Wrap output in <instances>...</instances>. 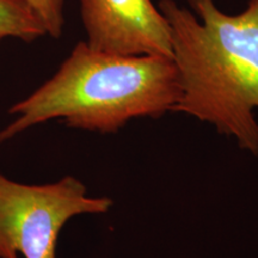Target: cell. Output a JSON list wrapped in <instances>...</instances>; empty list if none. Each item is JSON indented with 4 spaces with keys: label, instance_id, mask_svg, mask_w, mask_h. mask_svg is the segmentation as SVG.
<instances>
[{
    "label": "cell",
    "instance_id": "cell-1",
    "mask_svg": "<svg viewBox=\"0 0 258 258\" xmlns=\"http://www.w3.org/2000/svg\"><path fill=\"white\" fill-rule=\"evenodd\" d=\"M160 0L170 25L180 96L173 112L212 124L258 156V0L238 15L214 0Z\"/></svg>",
    "mask_w": 258,
    "mask_h": 258
},
{
    "label": "cell",
    "instance_id": "cell-3",
    "mask_svg": "<svg viewBox=\"0 0 258 258\" xmlns=\"http://www.w3.org/2000/svg\"><path fill=\"white\" fill-rule=\"evenodd\" d=\"M112 205L106 196H89L72 176L31 185L0 173V258H56L60 232L70 219L105 214Z\"/></svg>",
    "mask_w": 258,
    "mask_h": 258
},
{
    "label": "cell",
    "instance_id": "cell-6",
    "mask_svg": "<svg viewBox=\"0 0 258 258\" xmlns=\"http://www.w3.org/2000/svg\"><path fill=\"white\" fill-rule=\"evenodd\" d=\"M44 25L47 35L60 38L64 25V2L66 0H25Z\"/></svg>",
    "mask_w": 258,
    "mask_h": 258
},
{
    "label": "cell",
    "instance_id": "cell-5",
    "mask_svg": "<svg viewBox=\"0 0 258 258\" xmlns=\"http://www.w3.org/2000/svg\"><path fill=\"white\" fill-rule=\"evenodd\" d=\"M46 35L44 25L25 0H0V42L14 37L29 43Z\"/></svg>",
    "mask_w": 258,
    "mask_h": 258
},
{
    "label": "cell",
    "instance_id": "cell-2",
    "mask_svg": "<svg viewBox=\"0 0 258 258\" xmlns=\"http://www.w3.org/2000/svg\"><path fill=\"white\" fill-rule=\"evenodd\" d=\"M180 88L172 57L125 56L78 42L49 80L9 109L16 118L0 131V144L44 122L116 133L132 120L173 112Z\"/></svg>",
    "mask_w": 258,
    "mask_h": 258
},
{
    "label": "cell",
    "instance_id": "cell-4",
    "mask_svg": "<svg viewBox=\"0 0 258 258\" xmlns=\"http://www.w3.org/2000/svg\"><path fill=\"white\" fill-rule=\"evenodd\" d=\"M92 49L115 55L172 57L170 25L152 0H79Z\"/></svg>",
    "mask_w": 258,
    "mask_h": 258
}]
</instances>
